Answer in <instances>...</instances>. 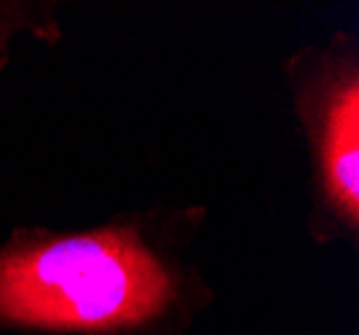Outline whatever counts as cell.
I'll return each instance as SVG.
<instances>
[{"label":"cell","mask_w":359,"mask_h":335,"mask_svg":"<svg viewBox=\"0 0 359 335\" xmlns=\"http://www.w3.org/2000/svg\"><path fill=\"white\" fill-rule=\"evenodd\" d=\"M207 223L198 201L19 223L0 239V335H191L217 303L196 258Z\"/></svg>","instance_id":"obj_1"},{"label":"cell","mask_w":359,"mask_h":335,"mask_svg":"<svg viewBox=\"0 0 359 335\" xmlns=\"http://www.w3.org/2000/svg\"><path fill=\"white\" fill-rule=\"evenodd\" d=\"M306 151V220L316 247L359 249V35L332 30L282 62Z\"/></svg>","instance_id":"obj_2"},{"label":"cell","mask_w":359,"mask_h":335,"mask_svg":"<svg viewBox=\"0 0 359 335\" xmlns=\"http://www.w3.org/2000/svg\"><path fill=\"white\" fill-rule=\"evenodd\" d=\"M65 38L62 3L54 0H0V76L14 62L19 43L57 46Z\"/></svg>","instance_id":"obj_3"}]
</instances>
